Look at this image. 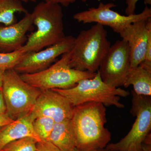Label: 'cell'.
<instances>
[{"mask_svg":"<svg viewBox=\"0 0 151 151\" xmlns=\"http://www.w3.org/2000/svg\"><path fill=\"white\" fill-rule=\"evenodd\" d=\"M106 111L105 105L96 102L74 107L71 121L76 148L82 151L105 148L111 137V132L105 127Z\"/></svg>","mask_w":151,"mask_h":151,"instance_id":"1","label":"cell"},{"mask_svg":"<svg viewBox=\"0 0 151 151\" xmlns=\"http://www.w3.org/2000/svg\"><path fill=\"white\" fill-rule=\"evenodd\" d=\"M31 14L37 29L31 34L21 49L36 52L55 44L65 37L61 6L45 2L39 3Z\"/></svg>","mask_w":151,"mask_h":151,"instance_id":"2","label":"cell"},{"mask_svg":"<svg viewBox=\"0 0 151 151\" xmlns=\"http://www.w3.org/2000/svg\"><path fill=\"white\" fill-rule=\"evenodd\" d=\"M107 37L104 27L98 24L81 31L69 52L70 67L81 71L97 72L111 47Z\"/></svg>","mask_w":151,"mask_h":151,"instance_id":"3","label":"cell"},{"mask_svg":"<svg viewBox=\"0 0 151 151\" xmlns=\"http://www.w3.org/2000/svg\"><path fill=\"white\" fill-rule=\"evenodd\" d=\"M65 97L73 107L88 102H96L105 106L124 108L120 97H127L129 93L122 88L109 86L102 80L99 72L92 78L78 81L75 86L68 89H52Z\"/></svg>","mask_w":151,"mask_h":151,"instance_id":"4","label":"cell"},{"mask_svg":"<svg viewBox=\"0 0 151 151\" xmlns=\"http://www.w3.org/2000/svg\"><path fill=\"white\" fill-rule=\"evenodd\" d=\"M96 73L76 70L69 64V52L61 55L54 64L37 73L22 74L24 81L41 91L55 89H68L74 87L78 81L92 78Z\"/></svg>","mask_w":151,"mask_h":151,"instance_id":"5","label":"cell"},{"mask_svg":"<svg viewBox=\"0 0 151 151\" xmlns=\"http://www.w3.org/2000/svg\"><path fill=\"white\" fill-rule=\"evenodd\" d=\"M2 89L6 113L14 121L30 113L42 92L24 81L14 69L5 71Z\"/></svg>","mask_w":151,"mask_h":151,"instance_id":"6","label":"cell"},{"mask_svg":"<svg viewBox=\"0 0 151 151\" xmlns=\"http://www.w3.org/2000/svg\"><path fill=\"white\" fill-rule=\"evenodd\" d=\"M130 112L136 117L129 132L118 142L108 144L109 151H142L141 147L147 135L151 132V96L139 95L132 91Z\"/></svg>","mask_w":151,"mask_h":151,"instance_id":"7","label":"cell"},{"mask_svg":"<svg viewBox=\"0 0 151 151\" xmlns=\"http://www.w3.org/2000/svg\"><path fill=\"white\" fill-rule=\"evenodd\" d=\"M116 6L113 3L104 4L100 2L97 8H91L75 14L73 18L84 24L95 23L103 26L109 27L114 32L119 34L125 28L133 23L151 17V9L147 6H146L140 13L123 15L111 9Z\"/></svg>","mask_w":151,"mask_h":151,"instance_id":"8","label":"cell"},{"mask_svg":"<svg viewBox=\"0 0 151 151\" xmlns=\"http://www.w3.org/2000/svg\"><path fill=\"white\" fill-rule=\"evenodd\" d=\"M130 67L129 48L127 42L122 39L110 47L97 71L105 83L118 88L124 85Z\"/></svg>","mask_w":151,"mask_h":151,"instance_id":"9","label":"cell"},{"mask_svg":"<svg viewBox=\"0 0 151 151\" xmlns=\"http://www.w3.org/2000/svg\"><path fill=\"white\" fill-rule=\"evenodd\" d=\"M74 40L72 36H65L59 42L45 49L27 52L14 69L19 74L42 71L50 67L58 57L70 52Z\"/></svg>","mask_w":151,"mask_h":151,"instance_id":"10","label":"cell"},{"mask_svg":"<svg viewBox=\"0 0 151 151\" xmlns=\"http://www.w3.org/2000/svg\"><path fill=\"white\" fill-rule=\"evenodd\" d=\"M73 108L65 97L50 89L42 91L29 114L34 120L44 116L58 123L71 119Z\"/></svg>","mask_w":151,"mask_h":151,"instance_id":"11","label":"cell"},{"mask_svg":"<svg viewBox=\"0 0 151 151\" xmlns=\"http://www.w3.org/2000/svg\"><path fill=\"white\" fill-rule=\"evenodd\" d=\"M151 29V17L133 23L119 34L126 41L130 50V68L139 66L144 60L149 32Z\"/></svg>","mask_w":151,"mask_h":151,"instance_id":"12","label":"cell"},{"mask_svg":"<svg viewBox=\"0 0 151 151\" xmlns=\"http://www.w3.org/2000/svg\"><path fill=\"white\" fill-rule=\"evenodd\" d=\"M31 14L28 12L19 22L5 25L0 24V52L19 50L27 40L26 34L33 27Z\"/></svg>","mask_w":151,"mask_h":151,"instance_id":"13","label":"cell"},{"mask_svg":"<svg viewBox=\"0 0 151 151\" xmlns=\"http://www.w3.org/2000/svg\"><path fill=\"white\" fill-rule=\"evenodd\" d=\"M30 114L14 120L0 130V150L9 143L22 138L30 137L41 141L33 127Z\"/></svg>","mask_w":151,"mask_h":151,"instance_id":"14","label":"cell"},{"mask_svg":"<svg viewBox=\"0 0 151 151\" xmlns=\"http://www.w3.org/2000/svg\"><path fill=\"white\" fill-rule=\"evenodd\" d=\"M48 141L61 151H72L76 148V139L71 119L55 123Z\"/></svg>","mask_w":151,"mask_h":151,"instance_id":"15","label":"cell"},{"mask_svg":"<svg viewBox=\"0 0 151 151\" xmlns=\"http://www.w3.org/2000/svg\"><path fill=\"white\" fill-rule=\"evenodd\" d=\"M132 85L133 91L139 95L151 96V71L139 65L130 68L124 87Z\"/></svg>","mask_w":151,"mask_h":151,"instance_id":"16","label":"cell"},{"mask_svg":"<svg viewBox=\"0 0 151 151\" xmlns=\"http://www.w3.org/2000/svg\"><path fill=\"white\" fill-rule=\"evenodd\" d=\"M27 12L22 2L14 0H0V24L9 25L17 22L15 14Z\"/></svg>","mask_w":151,"mask_h":151,"instance_id":"17","label":"cell"},{"mask_svg":"<svg viewBox=\"0 0 151 151\" xmlns=\"http://www.w3.org/2000/svg\"><path fill=\"white\" fill-rule=\"evenodd\" d=\"M54 124L52 119L42 116L35 119L32 124L35 132L41 140L48 141Z\"/></svg>","mask_w":151,"mask_h":151,"instance_id":"18","label":"cell"},{"mask_svg":"<svg viewBox=\"0 0 151 151\" xmlns=\"http://www.w3.org/2000/svg\"><path fill=\"white\" fill-rule=\"evenodd\" d=\"M26 53L21 49L10 52H0V70L14 69Z\"/></svg>","mask_w":151,"mask_h":151,"instance_id":"19","label":"cell"},{"mask_svg":"<svg viewBox=\"0 0 151 151\" xmlns=\"http://www.w3.org/2000/svg\"><path fill=\"white\" fill-rule=\"evenodd\" d=\"M37 142L34 138L27 137L9 143L0 151H35Z\"/></svg>","mask_w":151,"mask_h":151,"instance_id":"20","label":"cell"},{"mask_svg":"<svg viewBox=\"0 0 151 151\" xmlns=\"http://www.w3.org/2000/svg\"><path fill=\"white\" fill-rule=\"evenodd\" d=\"M35 151H61L48 141L41 140L37 143Z\"/></svg>","mask_w":151,"mask_h":151,"instance_id":"21","label":"cell"},{"mask_svg":"<svg viewBox=\"0 0 151 151\" xmlns=\"http://www.w3.org/2000/svg\"><path fill=\"white\" fill-rule=\"evenodd\" d=\"M139 0H127V7L125 9V13L127 15H130L135 14L136 5ZM146 4H151V0H145Z\"/></svg>","mask_w":151,"mask_h":151,"instance_id":"22","label":"cell"},{"mask_svg":"<svg viewBox=\"0 0 151 151\" xmlns=\"http://www.w3.org/2000/svg\"><path fill=\"white\" fill-rule=\"evenodd\" d=\"M45 2L51 3V4H58L63 6H68L75 2L76 0H43Z\"/></svg>","mask_w":151,"mask_h":151,"instance_id":"23","label":"cell"},{"mask_svg":"<svg viewBox=\"0 0 151 151\" xmlns=\"http://www.w3.org/2000/svg\"><path fill=\"white\" fill-rule=\"evenodd\" d=\"M14 121L11 119L6 113L3 115H0V130L6 125L10 124Z\"/></svg>","mask_w":151,"mask_h":151,"instance_id":"24","label":"cell"},{"mask_svg":"<svg viewBox=\"0 0 151 151\" xmlns=\"http://www.w3.org/2000/svg\"><path fill=\"white\" fill-rule=\"evenodd\" d=\"M6 109L4 95L2 92V89L0 88V115L6 114Z\"/></svg>","mask_w":151,"mask_h":151,"instance_id":"25","label":"cell"},{"mask_svg":"<svg viewBox=\"0 0 151 151\" xmlns=\"http://www.w3.org/2000/svg\"><path fill=\"white\" fill-rule=\"evenodd\" d=\"M143 144H146V145H151V132L147 135L145 138L144 139Z\"/></svg>","mask_w":151,"mask_h":151,"instance_id":"26","label":"cell"},{"mask_svg":"<svg viewBox=\"0 0 151 151\" xmlns=\"http://www.w3.org/2000/svg\"><path fill=\"white\" fill-rule=\"evenodd\" d=\"M141 150L142 151H151V145L142 144Z\"/></svg>","mask_w":151,"mask_h":151,"instance_id":"27","label":"cell"},{"mask_svg":"<svg viewBox=\"0 0 151 151\" xmlns=\"http://www.w3.org/2000/svg\"><path fill=\"white\" fill-rule=\"evenodd\" d=\"M72 151H109L106 148L103 149H95V150H86V151H82L80 150H78L75 148V149H73V150Z\"/></svg>","mask_w":151,"mask_h":151,"instance_id":"28","label":"cell"},{"mask_svg":"<svg viewBox=\"0 0 151 151\" xmlns=\"http://www.w3.org/2000/svg\"><path fill=\"white\" fill-rule=\"evenodd\" d=\"M5 70H0V88L2 89V86L3 79L4 77Z\"/></svg>","mask_w":151,"mask_h":151,"instance_id":"29","label":"cell"},{"mask_svg":"<svg viewBox=\"0 0 151 151\" xmlns=\"http://www.w3.org/2000/svg\"><path fill=\"white\" fill-rule=\"evenodd\" d=\"M14 1H19L20 2H28L31 1L33 2H36L38 0H14Z\"/></svg>","mask_w":151,"mask_h":151,"instance_id":"30","label":"cell"},{"mask_svg":"<svg viewBox=\"0 0 151 151\" xmlns=\"http://www.w3.org/2000/svg\"><path fill=\"white\" fill-rule=\"evenodd\" d=\"M82 1L84 2H85L87 1H89V0H82ZM111 1H117V0H111Z\"/></svg>","mask_w":151,"mask_h":151,"instance_id":"31","label":"cell"},{"mask_svg":"<svg viewBox=\"0 0 151 151\" xmlns=\"http://www.w3.org/2000/svg\"></svg>","mask_w":151,"mask_h":151,"instance_id":"32","label":"cell"}]
</instances>
